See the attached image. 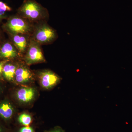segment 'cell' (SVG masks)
<instances>
[{"instance_id": "cell-4", "label": "cell", "mask_w": 132, "mask_h": 132, "mask_svg": "<svg viewBox=\"0 0 132 132\" xmlns=\"http://www.w3.org/2000/svg\"><path fill=\"white\" fill-rule=\"evenodd\" d=\"M24 61L27 65H32L45 62L46 60L41 46L31 39L24 55Z\"/></svg>"}, {"instance_id": "cell-15", "label": "cell", "mask_w": 132, "mask_h": 132, "mask_svg": "<svg viewBox=\"0 0 132 132\" xmlns=\"http://www.w3.org/2000/svg\"><path fill=\"white\" fill-rule=\"evenodd\" d=\"M20 132H34V130L30 127L26 126L22 128L20 130Z\"/></svg>"}, {"instance_id": "cell-2", "label": "cell", "mask_w": 132, "mask_h": 132, "mask_svg": "<svg viewBox=\"0 0 132 132\" xmlns=\"http://www.w3.org/2000/svg\"><path fill=\"white\" fill-rule=\"evenodd\" d=\"M34 26V24L17 14L9 17L2 26V28L9 35L24 34L31 35Z\"/></svg>"}, {"instance_id": "cell-5", "label": "cell", "mask_w": 132, "mask_h": 132, "mask_svg": "<svg viewBox=\"0 0 132 132\" xmlns=\"http://www.w3.org/2000/svg\"><path fill=\"white\" fill-rule=\"evenodd\" d=\"M38 76L41 85L43 87L46 89L53 87L60 80V78L59 76L50 70L41 71L38 73Z\"/></svg>"}, {"instance_id": "cell-13", "label": "cell", "mask_w": 132, "mask_h": 132, "mask_svg": "<svg viewBox=\"0 0 132 132\" xmlns=\"http://www.w3.org/2000/svg\"><path fill=\"white\" fill-rule=\"evenodd\" d=\"M19 122L25 126H28L32 122V118L31 116L28 114H22L18 119Z\"/></svg>"}, {"instance_id": "cell-12", "label": "cell", "mask_w": 132, "mask_h": 132, "mask_svg": "<svg viewBox=\"0 0 132 132\" xmlns=\"http://www.w3.org/2000/svg\"><path fill=\"white\" fill-rule=\"evenodd\" d=\"M12 8L5 3L0 1V23L7 17V12L12 11Z\"/></svg>"}, {"instance_id": "cell-7", "label": "cell", "mask_w": 132, "mask_h": 132, "mask_svg": "<svg viewBox=\"0 0 132 132\" xmlns=\"http://www.w3.org/2000/svg\"><path fill=\"white\" fill-rule=\"evenodd\" d=\"M21 56L16 48L9 40L0 45V59L2 60H12Z\"/></svg>"}, {"instance_id": "cell-18", "label": "cell", "mask_w": 132, "mask_h": 132, "mask_svg": "<svg viewBox=\"0 0 132 132\" xmlns=\"http://www.w3.org/2000/svg\"><path fill=\"white\" fill-rule=\"evenodd\" d=\"M1 131V127H0V132Z\"/></svg>"}, {"instance_id": "cell-17", "label": "cell", "mask_w": 132, "mask_h": 132, "mask_svg": "<svg viewBox=\"0 0 132 132\" xmlns=\"http://www.w3.org/2000/svg\"><path fill=\"white\" fill-rule=\"evenodd\" d=\"M2 39V35L1 34V31H0V45L2 43L1 42Z\"/></svg>"}, {"instance_id": "cell-10", "label": "cell", "mask_w": 132, "mask_h": 132, "mask_svg": "<svg viewBox=\"0 0 132 132\" xmlns=\"http://www.w3.org/2000/svg\"><path fill=\"white\" fill-rule=\"evenodd\" d=\"M9 61L7 62L3 67L2 75L7 80L12 81L14 79L15 72L19 64L10 63L9 62Z\"/></svg>"}, {"instance_id": "cell-6", "label": "cell", "mask_w": 132, "mask_h": 132, "mask_svg": "<svg viewBox=\"0 0 132 132\" xmlns=\"http://www.w3.org/2000/svg\"><path fill=\"white\" fill-rule=\"evenodd\" d=\"M9 35L10 40L16 48L20 56H24L29 45L31 35L24 34Z\"/></svg>"}, {"instance_id": "cell-9", "label": "cell", "mask_w": 132, "mask_h": 132, "mask_svg": "<svg viewBox=\"0 0 132 132\" xmlns=\"http://www.w3.org/2000/svg\"><path fill=\"white\" fill-rule=\"evenodd\" d=\"M35 91L32 87H23L20 89L16 93L18 100L23 103H28L34 98Z\"/></svg>"}, {"instance_id": "cell-8", "label": "cell", "mask_w": 132, "mask_h": 132, "mask_svg": "<svg viewBox=\"0 0 132 132\" xmlns=\"http://www.w3.org/2000/svg\"><path fill=\"white\" fill-rule=\"evenodd\" d=\"M33 73L29 68L25 65L19 64L16 69L14 79L19 83H26L32 79Z\"/></svg>"}, {"instance_id": "cell-16", "label": "cell", "mask_w": 132, "mask_h": 132, "mask_svg": "<svg viewBox=\"0 0 132 132\" xmlns=\"http://www.w3.org/2000/svg\"><path fill=\"white\" fill-rule=\"evenodd\" d=\"M51 132H63L60 129H58V130H55L54 131H53Z\"/></svg>"}, {"instance_id": "cell-3", "label": "cell", "mask_w": 132, "mask_h": 132, "mask_svg": "<svg viewBox=\"0 0 132 132\" xmlns=\"http://www.w3.org/2000/svg\"><path fill=\"white\" fill-rule=\"evenodd\" d=\"M58 38L57 31L46 21L35 24L31 35V39L41 46L52 44Z\"/></svg>"}, {"instance_id": "cell-1", "label": "cell", "mask_w": 132, "mask_h": 132, "mask_svg": "<svg viewBox=\"0 0 132 132\" xmlns=\"http://www.w3.org/2000/svg\"><path fill=\"white\" fill-rule=\"evenodd\" d=\"M17 14L35 24L46 21L49 17L47 9L35 0H24L17 9Z\"/></svg>"}, {"instance_id": "cell-14", "label": "cell", "mask_w": 132, "mask_h": 132, "mask_svg": "<svg viewBox=\"0 0 132 132\" xmlns=\"http://www.w3.org/2000/svg\"><path fill=\"white\" fill-rule=\"evenodd\" d=\"M9 60H2L0 61V76L2 75L3 69L5 64L9 61Z\"/></svg>"}, {"instance_id": "cell-11", "label": "cell", "mask_w": 132, "mask_h": 132, "mask_svg": "<svg viewBox=\"0 0 132 132\" xmlns=\"http://www.w3.org/2000/svg\"><path fill=\"white\" fill-rule=\"evenodd\" d=\"M13 113V108L12 105L7 102L0 104V116L6 119L11 118Z\"/></svg>"}]
</instances>
